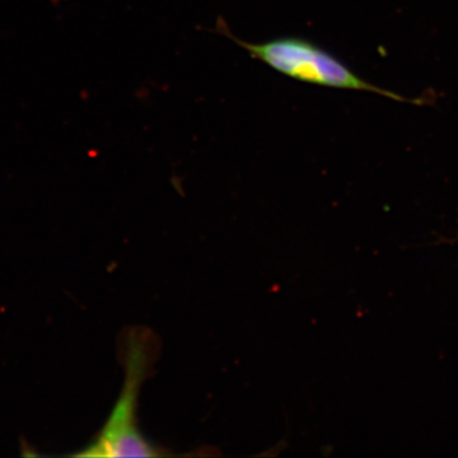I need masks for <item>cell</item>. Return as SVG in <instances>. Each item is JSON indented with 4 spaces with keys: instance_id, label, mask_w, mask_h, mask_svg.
<instances>
[{
    "instance_id": "6da1fadb",
    "label": "cell",
    "mask_w": 458,
    "mask_h": 458,
    "mask_svg": "<svg viewBox=\"0 0 458 458\" xmlns=\"http://www.w3.org/2000/svg\"><path fill=\"white\" fill-rule=\"evenodd\" d=\"M156 337L143 327L131 328L122 339L120 352L125 378L122 394L98 436L75 457H157V448L138 427V400L141 386L156 360Z\"/></svg>"
},
{
    "instance_id": "7a4b0ae2",
    "label": "cell",
    "mask_w": 458,
    "mask_h": 458,
    "mask_svg": "<svg viewBox=\"0 0 458 458\" xmlns=\"http://www.w3.org/2000/svg\"><path fill=\"white\" fill-rule=\"evenodd\" d=\"M219 31L243 47L254 59L300 82L330 89L363 90L394 101L409 102L403 96L367 82L335 56L304 38H280L251 44L232 35L223 21L219 22Z\"/></svg>"
}]
</instances>
